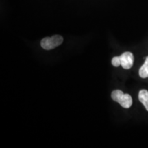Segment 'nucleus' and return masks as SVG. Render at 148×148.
Returning <instances> with one entry per match:
<instances>
[{
  "instance_id": "3",
  "label": "nucleus",
  "mask_w": 148,
  "mask_h": 148,
  "mask_svg": "<svg viewBox=\"0 0 148 148\" xmlns=\"http://www.w3.org/2000/svg\"><path fill=\"white\" fill-rule=\"evenodd\" d=\"M121 65L125 69H129L133 66L134 64V55L132 53L126 51L120 56Z\"/></svg>"
},
{
  "instance_id": "4",
  "label": "nucleus",
  "mask_w": 148,
  "mask_h": 148,
  "mask_svg": "<svg viewBox=\"0 0 148 148\" xmlns=\"http://www.w3.org/2000/svg\"><path fill=\"white\" fill-rule=\"evenodd\" d=\"M138 99L143 104L148 111V91L147 90H140L138 92Z\"/></svg>"
},
{
  "instance_id": "1",
  "label": "nucleus",
  "mask_w": 148,
  "mask_h": 148,
  "mask_svg": "<svg viewBox=\"0 0 148 148\" xmlns=\"http://www.w3.org/2000/svg\"><path fill=\"white\" fill-rule=\"evenodd\" d=\"M111 97L114 101L119 103L123 108H129L132 104V97L129 94L123 93L121 90H113L111 93Z\"/></svg>"
},
{
  "instance_id": "5",
  "label": "nucleus",
  "mask_w": 148,
  "mask_h": 148,
  "mask_svg": "<svg viewBox=\"0 0 148 148\" xmlns=\"http://www.w3.org/2000/svg\"><path fill=\"white\" fill-rule=\"evenodd\" d=\"M139 76L141 78L148 77V56L146 57L145 62L139 69Z\"/></svg>"
},
{
  "instance_id": "6",
  "label": "nucleus",
  "mask_w": 148,
  "mask_h": 148,
  "mask_svg": "<svg viewBox=\"0 0 148 148\" xmlns=\"http://www.w3.org/2000/svg\"><path fill=\"white\" fill-rule=\"evenodd\" d=\"M112 64L114 66H119L121 65V60H120V56H114L112 59Z\"/></svg>"
},
{
  "instance_id": "2",
  "label": "nucleus",
  "mask_w": 148,
  "mask_h": 148,
  "mask_svg": "<svg viewBox=\"0 0 148 148\" xmlns=\"http://www.w3.org/2000/svg\"><path fill=\"white\" fill-rule=\"evenodd\" d=\"M63 42V38L60 35H54L51 37H45L40 41V45L46 50H50L58 47Z\"/></svg>"
}]
</instances>
